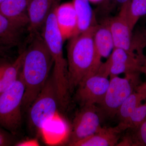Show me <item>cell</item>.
I'll list each match as a JSON object with an SVG mask.
<instances>
[{
  "label": "cell",
  "mask_w": 146,
  "mask_h": 146,
  "mask_svg": "<svg viewBox=\"0 0 146 146\" xmlns=\"http://www.w3.org/2000/svg\"><path fill=\"white\" fill-rule=\"evenodd\" d=\"M53 60L41 35L32 36L24 57L21 75L25 86L23 109H29L50 76Z\"/></svg>",
  "instance_id": "cell-1"
},
{
  "label": "cell",
  "mask_w": 146,
  "mask_h": 146,
  "mask_svg": "<svg viewBox=\"0 0 146 146\" xmlns=\"http://www.w3.org/2000/svg\"><path fill=\"white\" fill-rule=\"evenodd\" d=\"M96 26L73 36L68 44L67 60L71 94L80 83L96 74L102 63L94 43Z\"/></svg>",
  "instance_id": "cell-2"
},
{
  "label": "cell",
  "mask_w": 146,
  "mask_h": 146,
  "mask_svg": "<svg viewBox=\"0 0 146 146\" xmlns=\"http://www.w3.org/2000/svg\"><path fill=\"white\" fill-rule=\"evenodd\" d=\"M59 0H55L49 15L42 28L41 35L52 56L53 71L52 74L56 91L58 94H66L69 91V81L67 60L63 54L64 42L55 16V8Z\"/></svg>",
  "instance_id": "cell-3"
},
{
  "label": "cell",
  "mask_w": 146,
  "mask_h": 146,
  "mask_svg": "<svg viewBox=\"0 0 146 146\" xmlns=\"http://www.w3.org/2000/svg\"><path fill=\"white\" fill-rule=\"evenodd\" d=\"M25 86L21 75L8 88L0 93V127L16 136L22 125Z\"/></svg>",
  "instance_id": "cell-4"
},
{
  "label": "cell",
  "mask_w": 146,
  "mask_h": 146,
  "mask_svg": "<svg viewBox=\"0 0 146 146\" xmlns=\"http://www.w3.org/2000/svg\"><path fill=\"white\" fill-rule=\"evenodd\" d=\"M59 105L52 75L50 76L42 90L27 110L29 129L39 133L52 119Z\"/></svg>",
  "instance_id": "cell-5"
},
{
  "label": "cell",
  "mask_w": 146,
  "mask_h": 146,
  "mask_svg": "<svg viewBox=\"0 0 146 146\" xmlns=\"http://www.w3.org/2000/svg\"><path fill=\"white\" fill-rule=\"evenodd\" d=\"M141 72L125 74L123 78L118 76L110 77L108 89L99 108L107 117L117 115L122 104L143 83Z\"/></svg>",
  "instance_id": "cell-6"
},
{
  "label": "cell",
  "mask_w": 146,
  "mask_h": 146,
  "mask_svg": "<svg viewBox=\"0 0 146 146\" xmlns=\"http://www.w3.org/2000/svg\"><path fill=\"white\" fill-rule=\"evenodd\" d=\"M100 113L95 105L80 107L73 119L67 139L68 145L72 146L98 130L102 127Z\"/></svg>",
  "instance_id": "cell-7"
},
{
  "label": "cell",
  "mask_w": 146,
  "mask_h": 146,
  "mask_svg": "<svg viewBox=\"0 0 146 146\" xmlns=\"http://www.w3.org/2000/svg\"><path fill=\"white\" fill-rule=\"evenodd\" d=\"M108 77L98 70L78 85L76 90L75 99L80 107L101 103L109 86Z\"/></svg>",
  "instance_id": "cell-8"
},
{
  "label": "cell",
  "mask_w": 146,
  "mask_h": 146,
  "mask_svg": "<svg viewBox=\"0 0 146 146\" xmlns=\"http://www.w3.org/2000/svg\"><path fill=\"white\" fill-rule=\"evenodd\" d=\"M144 58L125 50L115 48L102 68L110 77L122 74L142 72Z\"/></svg>",
  "instance_id": "cell-9"
},
{
  "label": "cell",
  "mask_w": 146,
  "mask_h": 146,
  "mask_svg": "<svg viewBox=\"0 0 146 146\" xmlns=\"http://www.w3.org/2000/svg\"><path fill=\"white\" fill-rule=\"evenodd\" d=\"M108 20L115 48L123 49L144 58L142 49L139 47L124 15L120 11L118 15Z\"/></svg>",
  "instance_id": "cell-10"
},
{
  "label": "cell",
  "mask_w": 146,
  "mask_h": 146,
  "mask_svg": "<svg viewBox=\"0 0 146 146\" xmlns=\"http://www.w3.org/2000/svg\"><path fill=\"white\" fill-rule=\"evenodd\" d=\"M55 16L64 41L77 35V20L72 2L58 3L55 8Z\"/></svg>",
  "instance_id": "cell-11"
},
{
  "label": "cell",
  "mask_w": 146,
  "mask_h": 146,
  "mask_svg": "<svg viewBox=\"0 0 146 146\" xmlns=\"http://www.w3.org/2000/svg\"><path fill=\"white\" fill-rule=\"evenodd\" d=\"M126 130L121 124L114 127H102L96 133L74 144L72 146H117L121 135Z\"/></svg>",
  "instance_id": "cell-12"
},
{
  "label": "cell",
  "mask_w": 146,
  "mask_h": 146,
  "mask_svg": "<svg viewBox=\"0 0 146 146\" xmlns=\"http://www.w3.org/2000/svg\"><path fill=\"white\" fill-rule=\"evenodd\" d=\"M55 0H30L27 8L28 29L32 36L38 33L49 15Z\"/></svg>",
  "instance_id": "cell-13"
},
{
  "label": "cell",
  "mask_w": 146,
  "mask_h": 146,
  "mask_svg": "<svg viewBox=\"0 0 146 146\" xmlns=\"http://www.w3.org/2000/svg\"><path fill=\"white\" fill-rule=\"evenodd\" d=\"M30 0H6L0 3V13L19 26H28L27 8Z\"/></svg>",
  "instance_id": "cell-14"
},
{
  "label": "cell",
  "mask_w": 146,
  "mask_h": 146,
  "mask_svg": "<svg viewBox=\"0 0 146 146\" xmlns=\"http://www.w3.org/2000/svg\"><path fill=\"white\" fill-rule=\"evenodd\" d=\"M94 40L97 52L101 57L108 58L115 48L108 20L102 25H97Z\"/></svg>",
  "instance_id": "cell-15"
},
{
  "label": "cell",
  "mask_w": 146,
  "mask_h": 146,
  "mask_svg": "<svg viewBox=\"0 0 146 146\" xmlns=\"http://www.w3.org/2000/svg\"><path fill=\"white\" fill-rule=\"evenodd\" d=\"M146 100V82H143L127 99L118 110L117 115L119 123L127 130L126 124L132 112Z\"/></svg>",
  "instance_id": "cell-16"
},
{
  "label": "cell",
  "mask_w": 146,
  "mask_h": 146,
  "mask_svg": "<svg viewBox=\"0 0 146 146\" xmlns=\"http://www.w3.org/2000/svg\"><path fill=\"white\" fill-rule=\"evenodd\" d=\"M23 29L0 13V44L2 48L18 44Z\"/></svg>",
  "instance_id": "cell-17"
},
{
  "label": "cell",
  "mask_w": 146,
  "mask_h": 146,
  "mask_svg": "<svg viewBox=\"0 0 146 146\" xmlns=\"http://www.w3.org/2000/svg\"><path fill=\"white\" fill-rule=\"evenodd\" d=\"M24 57V51L11 63H0V93L11 86L20 75Z\"/></svg>",
  "instance_id": "cell-18"
},
{
  "label": "cell",
  "mask_w": 146,
  "mask_h": 146,
  "mask_svg": "<svg viewBox=\"0 0 146 146\" xmlns=\"http://www.w3.org/2000/svg\"><path fill=\"white\" fill-rule=\"evenodd\" d=\"M77 20V35L86 31L91 27L94 14L89 0H73Z\"/></svg>",
  "instance_id": "cell-19"
},
{
  "label": "cell",
  "mask_w": 146,
  "mask_h": 146,
  "mask_svg": "<svg viewBox=\"0 0 146 146\" xmlns=\"http://www.w3.org/2000/svg\"><path fill=\"white\" fill-rule=\"evenodd\" d=\"M120 11L125 16L133 31L138 21L146 15V0H129L121 6Z\"/></svg>",
  "instance_id": "cell-20"
},
{
  "label": "cell",
  "mask_w": 146,
  "mask_h": 146,
  "mask_svg": "<svg viewBox=\"0 0 146 146\" xmlns=\"http://www.w3.org/2000/svg\"><path fill=\"white\" fill-rule=\"evenodd\" d=\"M127 130L129 132L118 146H146V119L138 127Z\"/></svg>",
  "instance_id": "cell-21"
},
{
  "label": "cell",
  "mask_w": 146,
  "mask_h": 146,
  "mask_svg": "<svg viewBox=\"0 0 146 146\" xmlns=\"http://www.w3.org/2000/svg\"><path fill=\"white\" fill-rule=\"evenodd\" d=\"M146 119V100L132 112L126 124L127 129L138 127Z\"/></svg>",
  "instance_id": "cell-22"
},
{
  "label": "cell",
  "mask_w": 146,
  "mask_h": 146,
  "mask_svg": "<svg viewBox=\"0 0 146 146\" xmlns=\"http://www.w3.org/2000/svg\"><path fill=\"white\" fill-rule=\"evenodd\" d=\"M16 136L0 127V146H15Z\"/></svg>",
  "instance_id": "cell-23"
},
{
  "label": "cell",
  "mask_w": 146,
  "mask_h": 146,
  "mask_svg": "<svg viewBox=\"0 0 146 146\" xmlns=\"http://www.w3.org/2000/svg\"><path fill=\"white\" fill-rule=\"evenodd\" d=\"M129 0H115V2L121 6L128 2Z\"/></svg>",
  "instance_id": "cell-24"
},
{
  "label": "cell",
  "mask_w": 146,
  "mask_h": 146,
  "mask_svg": "<svg viewBox=\"0 0 146 146\" xmlns=\"http://www.w3.org/2000/svg\"><path fill=\"white\" fill-rule=\"evenodd\" d=\"M142 72L145 74L146 76V55L145 56L143 68H142Z\"/></svg>",
  "instance_id": "cell-25"
},
{
  "label": "cell",
  "mask_w": 146,
  "mask_h": 146,
  "mask_svg": "<svg viewBox=\"0 0 146 146\" xmlns=\"http://www.w3.org/2000/svg\"><path fill=\"white\" fill-rule=\"evenodd\" d=\"M89 1L93 3H99L100 2L102 1H103V0H89Z\"/></svg>",
  "instance_id": "cell-26"
},
{
  "label": "cell",
  "mask_w": 146,
  "mask_h": 146,
  "mask_svg": "<svg viewBox=\"0 0 146 146\" xmlns=\"http://www.w3.org/2000/svg\"><path fill=\"white\" fill-rule=\"evenodd\" d=\"M103 1H106V3L110 2L112 1H115V0H103Z\"/></svg>",
  "instance_id": "cell-27"
},
{
  "label": "cell",
  "mask_w": 146,
  "mask_h": 146,
  "mask_svg": "<svg viewBox=\"0 0 146 146\" xmlns=\"http://www.w3.org/2000/svg\"><path fill=\"white\" fill-rule=\"evenodd\" d=\"M5 1H6V0H0V3L3 2Z\"/></svg>",
  "instance_id": "cell-28"
},
{
  "label": "cell",
  "mask_w": 146,
  "mask_h": 146,
  "mask_svg": "<svg viewBox=\"0 0 146 146\" xmlns=\"http://www.w3.org/2000/svg\"><path fill=\"white\" fill-rule=\"evenodd\" d=\"M2 48L1 46V44H0V48Z\"/></svg>",
  "instance_id": "cell-29"
}]
</instances>
